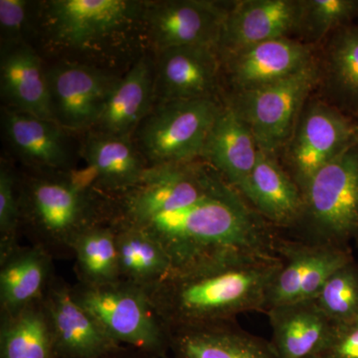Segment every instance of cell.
<instances>
[{"mask_svg": "<svg viewBox=\"0 0 358 358\" xmlns=\"http://www.w3.org/2000/svg\"><path fill=\"white\" fill-rule=\"evenodd\" d=\"M109 218L154 238L173 271L280 258L277 229L200 160L150 167L138 185L110 197Z\"/></svg>", "mask_w": 358, "mask_h": 358, "instance_id": "1", "label": "cell"}, {"mask_svg": "<svg viewBox=\"0 0 358 358\" xmlns=\"http://www.w3.org/2000/svg\"><path fill=\"white\" fill-rule=\"evenodd\" d=\"M145 1L46 0L33 4L31 27L42 54L122 72L148 53Z\"/></svg>", "mask_w": 358, "mask_h": 358, "instance_id": "2", "label": "cell"}, {"mask_svg": "<svg viewBox=\"0 0 358 358\" xmlns=\"http://www.w3.org/2000/svg\"><path fill=\"white\" fill-rule=\"evenodd\" d=\"M281 266V258H275L173 271L145 291L167 331L234 322L241 313L266 312L268 289Z\"/></svg>", "mask_w": 358, "mask_h": 358, "instance_id": "3", "label": "cell"}, {"mask_svg": "<svg viewBox=\"0 0 358 358\" xmlns=\"http://www.w3.org/2000/svg\"><path fill=\"white\" fill-rule=\"evenodd\" d=\"M21 227L47 251H71L75 239L106 219L107 195L67 173L18 178Z\"/></svg>", "mask_w": 358, "mask_h": 358, "instance_id": "4", "label": "cell"}, {"mask_svg": "<svg viewBox=\"0 0 358 358\" xmlns=\"http://www.w3.org/2000/svg\"><path fill=\"white\" fill-rule=\"evenodd\" d=\"M294 229L313 243L348 247L358 239V143L320 169L303 190Z\"/></svg>", "mask_w": 358, "mask_h": 358, "instance_id": "5", "label": "cell"}, {"mask_svg": "<svg viewBox=\"0 0 358 358\" xmlns=\"http://www.w3.org/2000/svg\"><path fill=\"white\" fill-rule=\"evenodd\" d=\"M75 299L115 343L160 358L169 355L166 327L143 287L119 280L103 285L72 287Z\"/></svg>", "mask_w": 358, "mask_h": 358, "instance_id": "6", "label": "cell"}, {"mask_svg": "<svg viewBox=\"0 0 358 358\" xmlns=\"http://www.w3.org/2000/svg\"><path fill=\"white\" fill-rule=\"evenodd\" d=\"M223 98L157 103L133 136L148 166L201 159Z\"/></svg>", "mask_w": 358, "mask_h": 358, "instance_id": "7", "label": "cell"}, {"mask_svg": "<svg viewBox=\"0 0 358 358\" xmlns=\"http://www.w3.org/2000/svg\"><path fill=\"white\" fill-rule=\"evenodd\" d=\"M317 84L315 58L300 72L281 81L252 91L224 94L223 100L251 129L259 148L279 157Z\"/></svg>", "mask_w": 358, "mask_h": 358, "instance_id": "8", "label": "cell"}, {"mask_svg": "<svg viewBox=\"0 0 358 358\" xmlns=\"http://www.w3.org/2000/svg\"><path fill=\"white\" fill-rule=\"evenodd\" d=\"M357 143L355 120L315 93L303 106L279 159L303 192L320 169Z\"/></svg>", "mask_w": 358, "mask_h": 358, "instance_id": "9", "label": "cell"}, {"mask_svg": "<svg viewBox=\"0 0 358 358\" xmlns=\"http://www.w3.org/2000/svg\"><path fill=\"white\" fill-rule=\"evenodd\" d=\"M46 71L52 121L72 133L95 128L124 74L70 61H55Z\"/></svg>", "mask_w": 358, "mask_h": 358, "instance_id": "10", "label": "cell"}, {"mask_svg": "<svg viewBox=\"0 0 358 358\" xmlns=\"http://www.w3.org/2000/svg\"><path fill=\"white\" fill-rule=\"evenodd\" d=\"M229 1H145V31L150 53L176 47L217 49Z\"/></svg>", "mask_w": 358, "mask_h": 358, "instance_id": "11", "label": "cell"}, {"mask_svg": "<svg viewBox=\"0 0 358 358\" xmlns=\"http://www.w3.org/2000/svg\"><path fill=\"white\" fill-rule=\"evenodd\" d=\"M282 266L271 284L267 308L312 301L331 275L352 261L348 247L280 238ZM265 312V313H266Z\"/></svg>", "mask_w": 358, "mask_h": 358, "instance_id": "12", "label": "cell"}, {"mask_svg": "<svg viewBox=\"0 0 358 358\" xmlns=\"http://www.w3.org/2000/svg\"><path fill=\"white\" fill-rule=\"evenodd\" d=\"M155 56V105L223 98L222 62L214 47H176Z\"/></svg>", "mask_w": 358, "mask_h": 358, "instance_id": "13", "label": "cell"}, {"mask_svg": "<svg viewBox=\"0 0 358 358\" xmlns=\"http://www.w3.org/2000/svg\"><path fill=\"white\" fill-rule=\"evenodd\" d=\"M317 47L284 37L268 40L222 60L223 95L252 91L281 81L307 67Z\"/></svg>", "mask_w": 358, "mask_h": 358, "instance_id": "14", "label": "cell"}, {"mask_svg": "<svg viewBox=\"0 0 358 358\" xmlns=\"http://www.w3.org/2000/svg\"><path fill=\"white\" fill-rule=\"evenodd\" d=\"M42 301L57 358H102L124 346L107 336L65 282L54 278Z\"/></svg>", "mask_w": 358, "mask_h": 358, "instance_id": "15", "label": "cell"}, {"mask_svg": "<svg viewBox=\"0 0 358 358\" xmlns=\"http://www.w3.org/2000/svg\"><path fill=\"white\" fill-rule=\"evenodd\" d=\"M300 9L301 0L229 1L217 45L221 62L232 54L268 40L294 38Z\"/></svg>", "mask_w": 358, "mask_h": 358, "instance_id": "16", "label": "cell"}, {"mask_svg": "<svg viewBox=\"0 0 358 358\" xmlns=\"http://www.w3.org/2000/svg\"><path fill=\"white\" fill-rule=\"evenodd\" d=\"M315 95L358 120V22L339 28L317 47Z\"/></svg>", "mask_w": 358, "mask_h": 358, "instance_id": "17", "label": "cell"}, {"mask_svg": "<svg viewBox=\"0 0 358 358\" xmlns=\"http://www.w3.org/2000/svg\"><path fill=\"white\" fill-rule=\"evenodd\" d=\"M2 127L11 150L34 173H67L72 162L68 131L55 122L3 109Z\"/></svg>", "mask_w": 358, "mask_h": 358, "instance_id": "18", "label": "cell"}, {"mask_svg": "<svg viewBox=\"0 0 358 358\" xmlns=\"http://www.w3.org/2000/svg\"><path fill=\"white\" fill-rule=\"evenodd\" d=\"M47 65L28 42L1 46L0 94L4 109L52 121Z\"/></svg>", "mask_w": 358, "mask_h": 358, "instance_id": "19", "label": "cell"}, {"mask_svg": "<svg viewBox=\"0 0 358 358\" xmlns=\"http://www.w3.org/2000/svg\"><path fill=\"white\" fill-rule=\"evenodd\" d=\"M240 193L275 229H294L300 220L303 192L275 155L260 150Z\"/></svg>", "mask_w": 358, "mask_h": 358, "instance_id": "20", "label": "cell"}, {"mask_svg": "<svg viewBox=\"0 0 358 358\" xmlns=\"http://www.w3.org/2000/svg\"><path fill=\"white\" fill-rule=\"evenodd\" d=\"M155 106V56L148 52L124 71L91 131L133 138Z\"/></svg>", "mask_w": 358, "mask_h": 358, "instance_id": "21", "label": "cell"}, {"mask_svg": "<svg viewBox=\"0 0 358 358\" xmlns=\"http://www.w3.org/2000/svg\"><path fill=\"white\" fill-rule=\"evenodd\" d=\"M169 336L174 358H279L271 341L234 322L169 329Z\"/></svg>", "mask_w": 358, "mask_h": 358, "instance_id": "22", "label": "cell"}, {"mask_svg": "<svg viewBox=\"0 0 358 358\" xmlns=\"http://www.w3.org/2000/svg\"><path fill=\"white\" fill-rule=\"evenodd\" d=\"M92 182L103 194H121L138 185L148 164L133 138L89 131L83 145Z\"/></svg>", "mask_w": 358, "mask_h": 358, "instance_id": "23", "label": "cell"}, {"mask_svg": "<svg viewBox=\"0 0 358 358\" xmlns=\"http://www.w3.org/2000/svg\"><path fill=\"white\" fill-rule=\"evenodd\" d=\"M259 152L251 129L224 102L205 143L201 160L240 192L256 166Z\"/></svg>", "mask_w": 358, "mask_h": 358, "instance_id": "24", "label": "cell"}, {"mask_svg": "<svg viewBox=\"0 0 358 358\" xmlns=\"http://www.w3.org/2000/svg\"><path fill=\"white\" fill-rule=\"evenodd\" d=\"M272 343L279 358L317 357L334 324L315 301H303L268 308Z\"/></svg>", "mask_w": 358, "mask_h": 358, "instance_id": "25", "label": "cell"}, {"mask_svg": "<svg viewBox=\"0 0 358 358\" xmlns=\"http://www.w3.org/2000/svg\"><path fill=\"white\" fill-rule=\"evenodd\" d=\"M52 254L39 245L17 247L0 259L1 315L29 307L43 299L54 279Z\"/></svg>", "mask_w": 358, "mask_h": 358, "instance_id": "26", "label": "cell"}, {"mask_svg": "<svg viewBox=\"0 0 358 358\" xmlns=\"http://www.w3.org/2000/svg\"><path fill=\"white\" fill-rule=\"evenodd\" d=\"M0 358H57L43 301L1 315Z\"/></svg>", "mask_w": 358, "mask_h": 358, "instance_id": "27", "label": "cell"}, {"mask_svg": "<svg viewBox=\"0 0 358 358\" xmlns=\"http://www.w3.org/2000/svg\"><path fill=\"white\" fill-rule=\"evenodd\" d=\"M115 227L122 280L147 289L173 272L169 256L154 238L136 228Z\"/></svg>", "mask_w": 358, "mask_h": 358, "instance_id": "28", "label": "cell"}, {"mask_svg": "<svg viewBox=\"0 0 358 358\" xmlns=\"http://www.w3.org/2000/svg\"><path fill=\"white\" fill-rule=\"evenodd\" d=\"M76 260L79 282L103 285L121 279L117 229L107 219L84 230L71 246Z\"/></svg>", "mask_w": 358, "mask_h": 358, "instance_id": "29", "label": "cell"}, {"mask_svg": "<svg viewBox=\"0 0 358 358\" xmlns=\"http://www.w3.org/2000/svg\"><path fill=\"white\" fill-rule=\"evenodd\" d=\"M358 22V0H301L294 38L317 47L343 26Z\"/></svg>", "mask_w": 358, "mask_h": 358, "instance_id": "30", "label": "cell"}, {"mask_svg": "<svg viewBox=\"0 0 358 358\" xmlns=\"http://www.w3.org/2000/svg\"><path fill=\"white\" fill-rule=\"evenodd\" d=\"M313 301L333 324L358 317V262L353 259L336 270Z\"/></svg>", "mask_w": 358, "mask_h": 358, "instance_id": "31", "label": "cell"}, {"mask_svg": "<svg viewBox=\"0 0 358 358\" xmlns=\"http://www.w3.org/2000/svg\"><path fill=\"white\" fill-rule=\"evenodd\" d=\"M21 227L18 178L13 169L1 164L0 169V259L6 258L20 245Z\"/></svg>", "mask_w": 358, "mask_h": 358, "instance_id": "32", "label": "cell"}, {"mask_svg": "<svg viewBox=\"0 0 358 358\" xmlns=\"http://www.w3.org/2000/svg\"><path fill=\"white\" fill-rule=\"evenodd\" d=\"M33 4L27 0H0L1 46L27 42L25 35L31 27Z\"/></svg>", "mask_w": 358, "mask_h": 358, "instance_id": "33", "label": "cell"}, {"mask_svg": "<svg viewBox=\"0 0 358 358\" xmlns=\"http://www.w3.org/2000/svg\"><path fill=\"white\" fill-rule=\"evenodd\" d=\"M317 358H358V317L334 324Z\"/></svg>", "mask_w": 358, "mask_h": 358, "instance_id": "34", "label": "cell"}, {"mask_svg": "<svg viewBox=\"0 0 358 358\" xmlns=\"http://www.w3.org/2000/svg\"><path fill=\"white\" fill-rule=\"evenodd\" d=\"M102 358H160L150 353L141 352L129 346H121L119 350L110 352Z\"/></svg>", "mask_w": 358, "mask_h": 358, "instance_id": "35", "label": "cell"}, {"mask_svg": "<svg viewBox=\"0 0 358 358\" xmlns=\"http://www.w3.org/2000/svg\"><path fill=\"white\" fill-rule=\"evenodd\" d=\"M355 129H357V141L358 143V120L355 121Z\"/></svg>", "mask_w": 358, "mask_h": 358, "instance_id": "36", "label": "cell"}, {"mask_svg": "<svg viewBox=\"0 0 358 358\" xmlns=\"http://www.w3.org/2000/svg\"><path fill=\"white\" fill-rule=\"evenodd\" d=\"M162 358H171V357H169V355H164V357H162Z\"/></svg>", "mask_w": 358, "mask_h": 358, "instance_id": "37", "label": "cell"}, {"mask_svg": "<svg viewBox=\"0 0 358 358\" xmlns=\"http://www.w3.org/2000/svg\"><path fill=\"white\" fill-rule=\"evenodd\" d=\"M310 358H317V357H310Z\"/></svg>", "mask_w": 358, "mask_h": 358, "instance_id": "38", "label": "cell"}]
</instances>
